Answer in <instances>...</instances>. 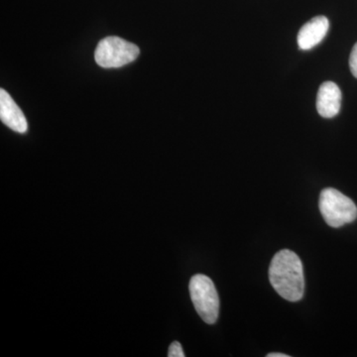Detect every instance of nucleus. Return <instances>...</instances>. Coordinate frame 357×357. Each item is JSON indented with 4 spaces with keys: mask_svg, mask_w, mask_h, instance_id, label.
<instances>
[{
    "mask_svg": "<svg viewBox=\"0 0 357 357\" xmlns=\"http://www.w3.org/2000/svg\"><path fill=\"white\" fill-rule=\"evenodd\" d=\"M330 28V21L325 16H317L306 23L298 33L301 50H311L325 38Z\"/></svg>",
    "mask_w": 357,
    "mask_h": 357,
    "instance_id": "6",
    "label": "nucleus"
},
{
    "mask_svg": "<svg viewBox=\"0 0 357 357\" xmlns=\"http://www.w3.org/2000/svg\"><path fill=\"white\" fill-rule=\"evenodd\" d=\"M140 50L135 44L119 37H107L98 44L95 51L96 64L105 69L121 68L130 64L139 56Z\"/></svg>",
    "mask_w": 357,
    "mask_h": 357,
    "instance_id": "4",
    "label": "nucleus"
},
{
    "mask_svg": "<svg viewBox=\"0 0 357 357\" xmlns=\"http://www.w3.org/2000/svg\"><path fill=\"white\" fill-rule=\"evenodd\" d=\"M0 119L13 131L25 133L28 129L27 119L13 98L3 89H0Z\"/></svg>",
    "mask_w": 357,
    "mask_h": 357,
    "instance_id": "5",
    "label": "nucleus"
},
{
    "mask_svg": "<svg viewBox=\"0 0 357 357\" xmlns=\"http://www.w3.org/2000/svg\"><path fill=\"white\" fill-rule=\"evenodd\" d=\"M190 295L195 309L208 325L218 321L220 314V298L215 284L203 274H197L190 281Z\"/></svg>",
    "mask_w": 357,
    "mask_h": 357,
    "instance_id": "3",
    "label": "nucleus"
},
{
    "mask_svg": "<svg viewBox=\"0 0 357 357\" xmlns=\"http://www.w3.org/2000/svg\"><path fill=\"white\" fill-rule=\"evenodd\" d=\"M349 67H351L352 75L357 77V43L352 48L351 58H349Z\"/></svg>",
    "mask_w": 357,
    "mask_h": 357,
    "instance_id": "9",
    "label": "nucleus"
},
{
    "mask_svg": "<svg viewBox=\"0 0 357 357\" xmlns=\"http://www.w3.org/2000/svg\"><path fill=\"white\" fill-rule=\"evenodd\" d=\"M268 357H289L287 354H280V352H272V354H269L267 356Z\"/></svg>",
    "mask_w": 357,
    "mask_h": 357,
    "instance_id": "10",
    "label": "nucleus"
},
{
    "mask_svg": "<svg viewBox=\"0 0 357 357\" xmlns=\"http://www.w3.org/2000/svg\"><path fill=\"white\" fill-rule=\"evenodd\" d=\"M319 206L325 222L335 229L356 220V204L349 197L333 188H326L321 191Z\"/></svg>",
    "mask_w": 357,
    "mask_h": 357,
    "instance_id": "2",
    "label": "nucleus"
},
{
    "mask_svg": "<svg viewBox=\"0 0 357 357\" xmlns=\"http://www.w3.org/2000/svg\"><path fill=\"white\" fill-rule=\"evenodd\" d=\"M169 357H184L185 354L183 351L182 345H181L180 342H174L173 344H171L170 347H169L168 351Z\"/></svg>",
    "mask_w": 357,
    "mask_h": 357,
    "instance_id": "8",
    "label": "nucleus"
},
{
    "mask_svg": "<svg viewBox=\"0 0 357 357\" xmlns=\"http://www.w3.org/2000/svg\"><path fill=\"white\" fill-rule=\"evenodd\" d=\"M272 287L284 299L298 302L305 292L304 269L299 256L289 249L274 255L269 267Z\"/></svg>",
    "mask_w": 357,
    "mask_h": 357,
    "instance_id": "1",
    "label": "nucleus"
},
{
    "mask_svg": "<svg viewBox=\"0 0 357 357\" xmlns=\"http://www.w3.org/2000/svg\"><path fill=\"white\" fill-rule=\"evenodd\" d=\"M342 105V91L333 82H326L319 86L317 96V109L325 119L337 115Z\"/></svg>",
    "mask_w": 357,
    "mask_h": 357,
    "instance_id": "7",
    "label": "nucleus"
}]
</instances>
